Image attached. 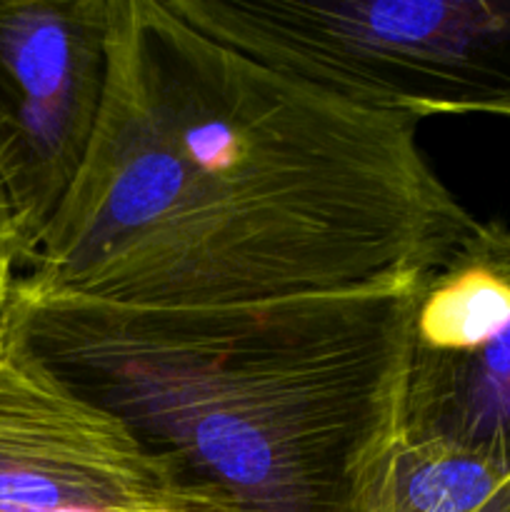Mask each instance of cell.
<instances>
[{
    "instance_id": "obj_1",
    "label": "cell",
    "mask_w": 510,
    "mask_h": 512,
    "mask_svg": "<svg viewBox=\"0 0 510 512\" xmlns=\"http://www.w3.org/2000/svg\"><path fill=\"white\" fill-rule=\"evenodd\" d=\"M415 130L208 38L165 0H113L93 143L18 278L175 310L418 275L478 220Z\"/></svg>"
},
{
    "instance_id": "obj_2",
    "label": "cell",
    "mask_w": 510,
    "mask_h": 512,
    "mask_svg": "<svg viewBox=\"0 0 510 512\" xmlns=\"http://www.w3.org/2000/svg\"><path fill=\"white\" fill-rule=\"evenodd\" d=\"M418 275L225 308H110L15 280L33 348L220 512H373L403 438Z\"/></svg>"
},
{
    "instance_id": "obj_3",
    "label": "cell",
    "mask_w": 510,
    "mask_h": 512,
    "mask_svg": "<svg viewBox=\"0 0 510 512\" xmlns=\"http://www.w3.org/2000/svg\"><path fill=\"white\" fill-rule=\"evenodd\" d=\"M190 28L380 113L510 118V0H165Z\"/></svg>"
},
{
    "instance_id": "obj_4",
    "label": "cell",
    "mask_w": 510,
    "mask_h": 512,
    "mask_svg": "<svg viewBox=\"0 0 510 512\" xmlns=\"http://www.w3.org/2000/svg\"><path fill=\"white\" fill-rule=\"evenodd\" d=\"M0 512H220L118 415L0 325Z\"/></svg>"
},
{
    "instance_id": "obj_5",
    "label": "cell",
    "mask_w": 510,
    "mask_h": 512,
    "mask_svg": "<svg viewBox=\"0 0 510 512\" xmlns=\"http://www.w3.org/2000/svg\"><path fill=\"white\" fill-rule=\"evenodd\" d=\"M403 435L510 465V228L475 223L415 278Z\"/></svg>"
},
{
    "instance_id": "obj_6",
    "label": "cell",
    "mask_w": 510,
    "mask_h": 512,
    "mask_svg": "<svg viewBox=\"0 0 510 512\" xmlns=\"http://www.w3.org/2000/svg\"><path fill=\"white\" fill-rule=\"evenodd\" d=\"M110 30L113 0H0V168L25 260L93 143Z\"/></svg>"
},
{
    "instance_id": "obj_7",
    "label": "cell",
    "mask_w": 510,
    "mask_h": 512,
    "mask_svg": "<svg viewBox=\"0 0 510 512\" xmlns=\"http://www.w3.org/2000/svg\"><path fill=\"white\" fill-rule=\"evenodd\" d=\"M373 512H510V465L403 435Z\"/></svg>"
},
{
    "instance_id": "obj_8",
    "label": "cell",
    "mask_w": 510,
    "mask_h": 512,
    "mask_svg": "<svg viewBox=\"0 0 510 512\" xmlns=\"http://www.w3.org/2000/svg\"><path fill=\"white\" fill-rule=\"evenodd\" d=\"M0 258L18 260L23 265L25 260V238L20 228L18 213H15L13 198H10L8 180H5L3 168H0Z\"/></svg>"
},
{
    "instance_id": "obj_9",
    "label": "cell",
    "mask_w": 510,
    "mask_h": 512,
    "mask_svg": "<svg viewBox=\"0 0 510 512\" xmlns=\"http://www.w3.org/2000/svg\"><path fill=\"white\" fill-rule=\"evenodd\" d=\"M18 273H20L18 260L0 258V325H3V320L8 318L10 300H13V290H15V280H18Z\"/></svg>"
}]
</instances>
